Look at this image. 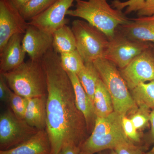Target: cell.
I'll return each instance as SVG.
<instances>
[{"label": "cell", "mask_w": 154, "mask_h": 154, "mask_svg": "<svg viewBox=\"0 0 154 154\" xmlns=\"http://www.w3.org/2000/svg\"><path fill=\"white\" fill-rule=\"evenodd\" d=\"M41 60L47 81L46 130L51 154H57L66 144L80 148L88 132L85 118L77 107L71 81L52 47Z\"/></svg>", "instance_id": "1"}, {"label": "cell", "mask_w": 154, "mask_h": 154, "mask_svg": "<svg viewBox=\"0 0 154 154\" xmlns=\"http://www.w3.org/2000/svg\"><path fill=\"white\" fill-rule=\"evenodd\" d=\"M75 8L67 15L79 17L101 30L108 40L113 38L117 28L131 21L122 11L112 8L107 0H76Z\"/></svg>", "instance_id": "2"}, {"label": "cell", "mask_w": 154, "mask_h": 154, "mask_svg": "<svg viewBox=\"0 0 154 154\" xmlns=\"http://www.w3.org/2000/svg\"><path fill=\"white\" fill-rule=\"evenodd\" d=\"M1 74L18 95L28 99L47 96L46 75L41 60L30 59L13 70Z\"/></svg>", "instance_id": "3"}, {"label": "cell", "mask_w": 154, "mask_h": 154, "mask_svg": "<svg viewBox=\"0 0 154 154\" xmlns=\"http://www.w3.org/2000/svg\"><path fill=\"white\" fill-rule=\"evenodd\" d=\"M123 116L115 111L106 117H96L94 129L80 146V151L95 154L114 149L122 143L130 141L123 131Z\"/></svg>", "instance_id": "4"}, {"label": "cell", "mask_w": 154, "mask_h": 154, "mask_svg": "<svg viewBox=\"0 0 154 154\" xmlns=\"http://www.w3.org/2000/svg\"><path fill=\"white\" fill-rule=\"evenodd\" d=\"M113 101L114 111L128 116L138 108L118 68L104 58L93 62Z\"/></svg>", "instance_id": "5"}, {"label": "cell", "mask_w": 154, "mask_h": 154, "mask_svg": "<svg viewBox=\"0 0 154 154\" xmlns=\"http://www.w3.org/2000/svg\"><path fill=\"white\" fill-rule=\"evenodd\" d=\"M71 28L75 38L76 50L85 62L103 57L109 41L103 32L85 20L79 19L73 21Z\"/></svg>", "instance_id": "6"}, {"label": "cell", "mask_w": 154, "mask_h": 154, "mask_svg": "<svg viewBox=\"0 0 154 154\" xmlns=\"http://www.w3.org/2000/svg\"><path fill=\"white\" fill-rule=\"evenodd\" d=\"M39 130L30 126L8 108L0 115V151H5L19 145Z\"/></svg>", "instance_id": "7"}, {"label": "cell", "mask_w": 154, "mask_h": 154, "mask_svg": "<svg viewBox=\"0 0 154 154\" xmlns=\"http://www.w3.org/2000/svg\"><path fill=\"white\" fill-rule=\"evenodd\" d=\"M152 45L149 42L130 39L116 30L113 38L109 39L102 58L110 61L119 69H122Z\"/></svg>", "instance_id": "8"}, {"label": "cell", "mask_w": 154, "mask_h": 154, "mask_svg": "<svg viewBox=\"0 0 154 154\" xmlns=\"http://www.w3.org/2000/svg\"><path fill=\"white\" fill-rule=\"evenodd\" d=\"M119 72L131 91L154 80V45L145 50Z\"/></svg>", "instance_id": "9"}, {"label": "cell", "mask_w": 154, "mask_h": 154, "mask_svg": "<svg viewBox=\"0 0 154 154\" xmlns=\"http://www.w3.org/2000/svg\"><path fill=\"white\" fill-rule=\"evenodd\" d=\"M28 25L10 0H0V50L14 35H24Z\"/></svg>", "instance_id": "10"}, {"label": "cell", "mask_w": 154, "mask_h": 154, "mask_svg": "<svg viewBox=\"0 0 154 154\" xmlns=\"http://www.w3.org/2000/svg\"><path fill=\"white\" fill-rule=\"evenodd\" d=\"M76 0H57L47 10L34 17L28 22L40 30L49 34L58 28L66 25L68 19L67 13Z\"/></svg>", "instance_id": "11"}, {"label": "cell", "mask_w": 154, "mask_h": 154, "mask_svg": "<svg viewBox=\"0 0 154 154\" xmlns=\"http://www.w3.org/2000/svg\"><path fill=\"white\" fill-rule=\"evenodd\" d=\"M52 34L29 25L23 35L22 45L30 59L40 60L48 51L52 47Z\"/></svg>", "instance_id": "12"}, {"label": "cell", "mask_w": 154, "mask_h": 154, "mask_svg": "<svg viewBox=\"0 0 154 154\" xmlns=\"http://www.w3.org/2000/svg\"><path fill=\"white\" fill-rule=\"evenodd\" d=\"M119 33L134 41L149 42L154 45V15L131 19L117 28Z\"/></svg>", "instance_id": "13"}, {"label": "cell", "mask_w": 154, "mask_h": 154, "mask_svg": "<svg viewBox=\"0 0 154 154\" xmlns=\"http://www.w3.org/2000/svg\"><path fill=\"white\" fill-rule=\"evenodd\" d=\"M23 35L15 34L0 50V73H4L17 68L24 62L26 52L23 48Z\"/></svg>", "instance_id": "14"}, {"label": "cell", "mask_w": 154, "mask_h": 154, "mask_svg": "<svg viewBox=\"0 0 154 154\" xmlns=\"http://www.w3.org/2000/svg\"><path fill=\"white\" fill-rule=\"evenodd\" d=\"M66 72L72 85L77 107L85 118L88 133L92 132L97 117L94 102L83 88L77 75Z\"/></svg>", "instance_id": "15"}, {"label": "cell", "mask_w": 154, "mask_h": 154, "mask_svg": "<svg viewBox=\"0 0 154 154\" xmlns=\"http://www.w3.org/2000/svg\"><path fill=\"white\" fill-rule=\"evenodd\" d=\"M0 154H51V147L46 129L39 130L30 138Z\"/></svg>", "instance_id": "16"}, {"label": "cell", "mask_w": 154, "mask_h": 154, "mask_svg": "<svg viewBox=\"0 0 154 154\" xmlns=\"http://www.w3.org/2000/svg\"><path fill=\"white\" fill-rule=\"evenodd\" d=\"M47 96L29 99L24 119L38 130L46 129Z\"/></svg>", "instance_id": "17"}, {"label": "cell", "mask_w": 154, "mask_h": 154, "mask_svg": "<svg viewBox=\"0 0 154 154\" xmlns=\"http://www.w3.org/2000/svg\"><path fill=\"white\" fill-rule=\"evenodd\" d=\"M52 47L59 54L76 49L75 38L72 28L63 25L52 33Z\"/></svg>", "instance_id": "18"}, {"label": "cell", "mask_w": 154, "mask_h": 154, "mask_svg": "<svg viewBox=\"0 0 154 154\" xmlns=\"http://www.w3.org/2000/svg\"><path fill=\"white\" fill-rule=\"evenodd\" d=\"M94 104L96 116L98 117H106L114 111L112 98L101 79L96 85Z\"/></svg>", "instance_id": "19"}, {"label": "cell", "mask_w": 154, "mask_h": 154, "mask_svg": "<svg viewBox=\"0 0 154 154\" xmlns=\"http://www.w3.org/2000/svg\"><path fill=\"white\" fill-rule=\"evenodd\" d=\"M77 76L85 91L94 102L96 85L101 79L94 62H85L82 69L77 74Z\"/></svg>", "instance_id": "20"}, {"label": "cell", "mask_w": 154, "mask_h": 154, "mask_svg": "<svg viewBox=\"0 0 154 154\" xmlns=\"http://www.w3.org/2000/svg\"><path fill=\"white\" fill-rule=\"evenodd\" d=\"M131 91V94L138 107L154 108V80L141 83Z\"/></svg>", "instance_id": "21"}, {"label": "cell", "mask_w": 154, "mask_h": 154, "mask_svg": "<svg viewBox=\"0 0 154 154\" xmlns=\"http://www.w3.org/2000/svg\"><path fill=\"white\" fill-rule=\"evenodd\" d=\"M57 0H31L19 10L26 21L33 19L47 10Z\"/></svg>", "instance_id": "22"}, {"label": "cell", "mask_w": 154, "mask_h": 154, "mask_svg": "<svg viewBox=\"0 0 154 154\" xmlns=\"http://www.w3.org/2000/svg\"><path fill=\"white\" fill-rule=\"evenodd\" d=\"M59 55L62 66L66 72L77 75L84 66L85 61L76 49Z\"/></svg>", "instance_id": "23"}, {"label": "cell", "mask_w": 154, "mask_h": 154, "mask_svg": "<svg viewBox=\"0 0 154 154\" xmlns=\"http://www.w3.org/2000/svg\"><path fill=\"white\" fill-rule=\"evenodd\" d=\"M29 99L16 94L11 90L8 104L13 113L19 118L24 119Z\"/></svg>", "instance_id": "24"}, {"label": "cell", "mask_w": 154, "mask_h": 154, "mask_svg": "<svg viewBox=\"0 0 154 154\" xmlns=\"http://www.w3.org/2000/svg\"><path fill=\"white\" fill-rule=\"evenodd\" d=\"M150 112V109L149 108L139 107L130 115V119L137 130L143 129L148 126L149 122Z\"/></svg>", "instance_id": "25"}, {"label": "cell", "mask_w": 154, "mask_h": 154, "mask_svg": "<svg viewBox=\"0 0 154 154\" xmlns=\"http://www.w3.org/2000/svg\"><path fill=\"white\" fill-rule=\"evenodd\" d=\"M144 4V0H128L125 2L114 0L112 2V7L113 8L120 11L126 8L125 14H128L131 12L140 11L142 8Z\"/></svg>", "instance_id": "26"}, {"label": "cell", "mask_w": 154, "mask_h": 154, "mask_svg": "<svg viewBox=\"0 0 154 154\" xmlns=\"http://www.w3.org/2000/svg\"><path fill=\"white\" fill-rule=\"evenodd\" d=\"M122 125L125 135L131 142L136 145L141 142L140 135L129 117L125 116H122Z\"/></svg>", "instance_id": "27"}, {"label": "cell", "mask_w": 154, "mask_h": 154, "mask_svg": "<svg viewBox=\"0 0 154 154\" xmlns=\"http://www.w3.org/2000/svg\"><path fill=\"white\" fill-rule=\"evenodd\" d=\"M114 150L117 154H144L145 153L140 146L136 145L130 141L122 143Z\"/></svg>", "instance_id": "28"}, {"label": "cell", "mask_w": 154, "mask_h": 154, "mask_svg": "<svg viewBox=\"0 0 154 154\" xmlns=\"http://www.w3.org/2000/svg\"><path fill=\"white\" fill-rule=\"evenodd\" d=\"M11 90L9 88L5 78L0 73V100L4 103H8Z\"/></svg>", "instance_id": "29"}, {"label": "cell", "mask_w": 154, "mask_h": 154, "mask_svg": "<svg viewBox=\"0 0 154 154\" xmlns=\"http://www.w3.org/2000/svg\"><path fill=\"white\" fill-rule=\"evenodd\" d=\"M154 15V0H144L142 8L137 11L139 17H149Z\"/></svg>", "instance_id": "30"}, {"label": "cell", "mask_w": 154, "mask_h": 154, "mask_svg": "<svg viewBox=\"0 0 154 154\" xmlns=\"http://www.w3.org/2000/svg\"><path fill=\"white\" fill-rule=\"evenodd\" d=\"M80 147L74 144H66L57 154H79L80 152Z\"/></svg>", "instance_id": "31"}, {"label": "cell", "mask_w": 154, "mask_h": 154, "mask_svg": "<svg viewBox=\"0 0 154 154\" xmlns=\"http://www.w3.org/2000/svg\"><path fill=\"white\" fill-rule=\"evenodd\" d=\"M149 122L151 124V131L148 139V143L154 144V108L151 110Z\"/></svg>", "instance_id": "32"}, {"label": "cell", "mask_w": 154, "mask_h": 154, "mask_svg": "<svg viewBox=\"0 0 154 154\" xmlns=\"http://www.w3.org/2000/svg\"><path fill=\"white\" fill-rule=\"evenodd\" d=\"M30 1L31 0H10L12 4L19 10L27 5Z\"/></svg>", "instance_id": "33"}, {"label": "cell", "mask_w": 154, "mask_h": 154, "mask_svg": "<svg viewBox=\"0 0 154 154\" xmlns=\"http://www.w3.org/2000/svg\"><path fill=\"white\" fill-rule=\"evenodd\" d=\"M144 154H154V144L153 147L148 152H145Z\"/></svg>", "instance_id": "34"}, {"label": "cell", "mask_w": 154, "mask_h": 154, "mask_svg": "<svg viewBox=\"0 0 154 154\" xmlns=\"http://www.w3.org/2000/svg\"><path fill=\"white\" fill-rule=\"evenodd\" d=\"M109 154H117L114 149L110 150Z\"/></svg>", "instance_id": "35"}, {"label": "cell", "mask_w": 154, "mask_h": 154, "mask_svg": "<svg viewBox=\"0 0 154 154\" xmlns=\"http://www.w3.org/2000/svg\"><path fill=\"white\" fill-rule=\"evenodd\" d=\"M79 154H86L85 153L82 152L80 151ZM98 154H105V153L103 152V151L99 152L98 153Z\"/></svg>", "instance_id": "36"}]
</instances>
